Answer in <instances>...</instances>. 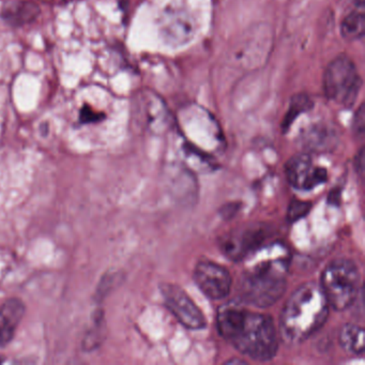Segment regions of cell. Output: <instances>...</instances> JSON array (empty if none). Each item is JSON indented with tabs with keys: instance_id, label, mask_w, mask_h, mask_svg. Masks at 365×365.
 Here are the masks:
<instances>
[{
	"instance_id": "cell-1",
	"label": "cell",
	"mask_w": 365,
	"mask_h": 365,
	"mask_svg": "<svg viewBox=\"0 0 365 365\" xmlns=\"http://www.w3.org/2000/svg\"><path fill=\"white\" fill-rule=\"evenodd\" d=\"M217 326L221 336L254 360L264 362L277 354L279 334L269 316L230 302L219 309Z\"/></svg>"
},
{
	"instance_id": "cell-2",
	"label": "cell",
	"mask_w": 365,
	"mask_h": 365,
	"mask_svg": "<svg viewBox=\"0 0 365 365\" xmlns=\"http://www.w3.org/2000/svg\"><path fill=\"white\" fill-rule=\"evenodd\" d=\"M247 257L239 286L241 300L254 307H271L286 290L289 250L281 242L262 245Z\"/></svg>"
},
{
	"instance_id": "cell-3",
	"label": "cell",
	"mask_w": 365,
	"mask_h": 365,
	"mask_svg": "<svg viewBox=\"0 0 365 365\" xmlns=\"http://www.w3.org/2000/svg\"><path fill=\"white\" fill-rule=\"evenodd\" d=\"M329 305L322 287L309 282L292 292L282 309L279 334L287 344L296 345L317 332L329 315Z\"/></svg>"
},
{
	"instance_id": "cell-4",
	"label": "cell",
	"mask_w": 365,
	"mask_h": 365,
	"mask_svg": "<svg viewBox=\"0 0 365 365\" xmlns=\"http://www.w3.org/2000/svg\"><path fill=\"white\" fill-rule=\"evenodd\" d=\"M360 283L358 267L352 260H333L322 271V287L329 305L335 311L348 309L356 300Z\"/></svg>"
},
{
	"instance_id": "cell-5",
	"label": "cell",
	"mask_w": 365,
	"mask_h": 365,
	"mask_svg": "<svg viewBox=\"0 0 365 365\" xmlns=\"http://www.w3.org/2000/svg\"><path fill=\"white\" fill-rule=\"evenodd\" d=\"M322 84L328 99L345 108H351L360 93L362 81L351 59L341 55L329 63Z\"/></svg>"
},
{
	"instance_id": "cell-6",
	"label": "cell",
	"mask_w": 365,
	"mask_h": 365,
	"mask_svg": "<svg viewBox=\"0 0 365 365\" xmlns=\"http://www.w3.org/2000/svg\"><path fill=\"white\" fill-rule=\"evenodd\" d=\"M268 238V227L264 224H250L226 235L221 249L230 259L240 262L264 245Z\"/></svg>"
},
{
	"instance_id": "cell-7",
	"label": "cell",
	"mask_w": 365,
	"mask_h": 365,
	"mask_svg": "<svg viewBox=\"0 0 365 365\" xmlns=\"http://www.w3.org/2000/svg\"><path fill=\"white\" fill-rule=\"evenodd\" d=\"M161 292L166 307L181 324L192 330L206 327L204 314L179 286L165 283L161 286Z\"/></svg>"
},
{
	"instance_id": "cell-8",
	"label": "cell",
	"mask_w": 365,
	"mask_h": 365,
	"mask_svg": "<svg viewBox=\"0 0 365 365\" xmlns=\"http://www.w3.org/2000/svg\"><path fill=\"white\" fill-rule=\"evenodd\" d=\"M194 281L205 296L212 300H221L230 294L232 279L225 267L209 260L196 264Z\"/></svg>"
},
{
	"instance_id": "cell-9",
	"label": "cell",
	"mask_w": 365,
	"mask_h": 365,
	"mask_svg": "<svg viewBox=\"0 0 365 365\" xmlns=\"http://www.w3.org/2000/svg\"><path fill=\"white\" fill-rule=\"evenodd\" d=\"M286 176L292 187L309 191L326 182L328 172L326 168L314 165L311 155L299 153L288 160L286 164Z\"/></svg>"
},
{
	"instance_id": "cell-10",
	"label": "cell",
	"mask_w": 365,
	"mask_h": 365,
	"mask_svg": "<svg viewBox=\"0 0 365 365\" xmlns=\"http://www.w3.org/2000/svg\"><path fill=\"white\" fill-rule=\"evenodd\" d=\"M303 144L316 153L332 150L337 144L336 132L327 125H315L303 135Z\"/></svg>"
},
{
	"instance_id": "cell-11",
	"label": "cell",
	"mask_w": 365,
	"mask_h": 365,
	"mask_svg": "<svg viewBox=\"0 0 365 365\" xmlns=\"http://www.w3.org/2000/svg\"><path fill=\"white\" fill-rule=\"evenodd\" d=\"M39 7L29 1H14L8 4L1 10V18L10 25L29 24L39 14Z\"/></svg>"
},
{
	"instance_id": "cell-12",
	"label": "cell",
	"mask_w": 365,
	"mask_h": 365,
	"mask_svg": "<svg viewBox=\"0 0 365 365\" xmlns=\"http://www.w3.org/2000/svg\"><path fill=\"white\" fill-rule=\"evenodd\" d=\"M339 344L347 352L361 354L364 352V329L354 324H347L341 329Z\"/></svg>"
},
{
	"instance_id": "cell-13",
	"label": "cell",
	"mask_w": 365,
	"mask_h": 365,
	"mask_svg": "<svg viewBox=\"0 0 365 365\" xmlns=\"http://www.w3.org/2000/svg\"><path fill=\"white\" fill-rule=\"evenodd\" d=\"M365 18L363 10H354L345 16L341 24V36L346 40L354 41L364 36Z\"/></svg>"
},
{
	"instance_id": "cell-14",
	"label": "cell",
	"mask_w": 365,
	"mask_h": 365,
	"mask_svg": "<svg viewBox=\"0 0 365 365\" xmlns=\"http://www.w3.org/2000/svg\"><path fill=\"white\" fill-rule=\"evenodd\" d=\"M26 307L18 298L8 299L0 307V324L16 329L24 317Z\"/></svg>"
},
{
	"instance_id": "cell-15",
	"label": "cell",
	"mask_w": 365,
	"mask_h": 365,
	"mask_svg": "<svg viewBox=\"0 0 365 365\" xmlns=\"http://www.w3.org/2000/svg\"><path fill=\"white\" fill-rule=\"evenodd\" d=\"M106 324H104L103 315L97 314L93 327L87 331L83 339V348L85 351L98 349L103 343L104 332H106Z\"/></svg>"
},
{
	"instance_id": "cell-16",
	"label": "cell",
	"mask_w": 365,
	"mask_h": 365,
	"mask_svg": "<svg viewBox=\"0 0 365 365\" xmlns=\"http://www.w3.org/2000/svg\"><path fill=\"white\" fill-rule=\"evenodd\" d=\"M311 106V101H309L307 96H298V97L294 98V101L292 102V106H290L289 110H288L287 115H286V118L284 119L283 127L285 129L289 128L290 125L294 123L296 117H298L304 110H309Z\"/></svg>"
},
{
	"instance_id": "cell-17",
	"label": "cell",
	"mask_w": 365,
	"mask_h": 365,
	"mask_svg": "<svg viewBox=\"0 0 365 365\" xmlns=\"http://www.w3.org/2000/svg\"><path fill=\"white\" fill-rule=\"evenodd\" d=\"M311 202L294 200L290 202L287 210V219L289 222H296L304 217L311 210Z\"/></svg>"
},
{
	"instance_id": "cell-18",
	"label": "cell",
	"mask_w": 365,
	"mask_h": 365,
	"mask_svg": "<svg viewBox=\"0 0 365 365\" xmlns=\"http://www.w3.org/2000/svg\"><path fill=\"white\" fill-rule=\"evenodd\" d=\"M365 130V110L364 104H361L356 114L354 115V121H352V131L356 138H362L364 135Z\"/></svg>"
},
{
	"instance_id": "cell-19",
	"label": "cell",
	"mask_w": 365,
	"mask_h": 365,
	"mask_svg": "<svg viewBox=\"0 0 365 365\" xmlns=\"http://www.w3.org/2000/svg\"><path fill=\"white\" fill-rule=\"evenodd\" d=\"M115 282H116L115 274H106L98 286L97 298H103L104 296H106L110 292V288L114 286Z\"/></svg>"
},
{
	"instance_id": "cell-20",
	"label": "cell",
	"mask_w": 365,
	"mask_h": 365,
	"mask_svg": "<svg viewBox=\"0 0 365 365\" xmlns=\"http://www.w3.org/2000/svg\"><path fill=\"white\" fill-rule=\"evenodd\" d=\"M16 329L0 324V347L8 345L14 336Z\"/></svg>"
},
{
	"instance_id": "cell-21",
	"label": "cell",
	"mask_w": 365,
	"mask_h": 365,
	"mask_svg": "<svg viewBox=\"0 0 365 365\" xmlns=\"http://www.w3.org/2000/svg\"><path fill=\"white\" fill-rule=\"evenodd\" d=\"M236 212H238V206L232 204L226 205L221 210L222 215L226 217V219H230V217H232Z\"/></svg>"
},
{
	"instance_id": "cell-22",
	"label": "cell",
	"mask_w": 365,
	"mask_h": 365,
	"mask_svg": "<svg viewBox=\"0 0 365 365\" xmlns=\"http://www.w3.org/2000/svg\"><path fill=\"white\" fill-rule=\"evenodd\" d=\"M356 172L360 173L361 176H362L363 170H364V151H363V148L360 149L358 155H356Z\"/></svg>"
},
{
	"instance_id": "cell-23",
	"label": "cell",
	"mask_w": 365,
	"mask_h": 365,
	"mask_svg": "<svg viewBox=\"0 0 365 365\" xmlns=\"http://www.w3.org/2000/svg\"><path fill=\"white\" fill-rule=\"evenodd\" d=\"M82 119L83 120L88 123V121L91 120H96V119H97V115L93 114V112H91V110H88L86 108V110H83L82 112Z\"/></svg>"
},
{
	"instance_id": "cell-24",
	"label": "cell",
	"mask_w": 365,
	"mask_h": 365,
	"mask_svg": "<svg viewBox=\"0 0 365 365\" xmlns=\"http://www.w3.org/2000/svg\"><path fill=\"white\" fill-rule=\"evenodd\" d=\"M227 363H245V361H242V360H230V361H227Z\"/></svg>"
},
{
	"instance_id": "cell-25",
	"label": "cell",
	"mask_w": 365,
	"mask_h": 365,
	"mask_svg": "<svg viewBox=\"0 0 365 365\" xmlns=\"http://www.w3.org/2000/svg\"><path fill=\"white\" fill-rule=\"evenodd\" d=\"M0 363H3V358L1 356H0Z\"/></svg>"
}]
</instances>
